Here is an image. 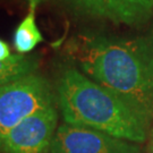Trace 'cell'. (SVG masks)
<instances>
[{
    "mask_svg": "<svg viewBox=\"0 0 153 153\" xmlns=\"http://www.w3.org/2000/svg\"><path fill=\"white\" fill-rule=\"evenodd\" d=\"M10 57V48L7 42L0 39V61L6 60Z\"/></svg>",
    "mask_w": 153,
    "mask_h": 153,
    "instance_id": "9",
    "label": "cell"
},
{
    "mask_svg": "<svg viewBox=\"0 0 153 153\" xmlns=\"http://www.w3.org/2000/svg\"><path fill=\"white\" fill-rule=\"evenodd\" d=\"M56 91L65 124L95 129L137 144L146 140L151 123L112 91L76 68L62 71Z\"/></svg>",
    "mask_w": 153,
    "mask_h": 153,
    "instance_id": "2",
    "label": "cell"
},
{
    "mask_svg": "<svg viewBox=\"0 0 153 153\" xmlns=\"http://www.w3.org/2000/svg\"><path fill=\"white\" fill-rule=\"evenodd\" d=\"M55 100L49 81L38 74L0 86V142L26 118L53 107Z\"/></svg>",
    "mask_w": 153,
    "mask_h": 153,
    "instance_id": "3",
    "label": "cell"
},
{
    "mask_svg": "<svg viewBox=\"0 0 153 153\" xmlns=\"http://www.w3.org/2000/svg\"><path fill=\"white\" fill-rule=\"evenodd\" d=\"M49 153H143V151L137 143L64 123L56 131Z\"/></svg>",
    "mask_w": 153,
    "mask_h": 153,
    "instance_id": "4",
    "label": "cell"
},
{
    "mask_svg": "<svg viewBox=\"0 0 153 153\" xmlns=\"http://www.w3.org/2000/svg\"><path fill=\"white\" fill-rule=\"evenodd\" d=\"M69 48L84 75L112 91L150 123L153 120V44L79 35Z\"/></svg>",
    "mask_w": 153,
    "mask_h": 153,
    "instance_id": "1",
    "label": "cell"
},
{
    "mask_svg": "<svg viewBox=\"0 0 153 153\" xmlns=\"http://www.w3.org/2000/svg\"><path fill=\"white\" fill-rule=\"evenodd\" d=\"M44 0H27L28 5H30V9L31 10H35V8L38 7L39 4H41Z\"/></svg>",
    "mask_w": 153,
    "mask_h": 153,
    "instance_id": "10",
    "label": "cell"
},
{
    "mask_svg": "<svg viewBox=\"0 0 153 153\" xmlns=\"http://www.w3.org/2000/svg\"><path fill=\"white\" fill-rule=\"evenodd\" d=\"M74 15L136 25L153 15V0H58Z\"/></svg>",
    "mask_w": 153,
    "mask_h": 153,
    "instance_id": "6",
    "label": "cell"
},
{
    "mask_svg": "<svg viewBox=\"0 0 153 153\" xmlns=\"http://www.w3.org/2000/svg\"><path fill=\"white\" fill-rule=\"evenodd\" d=\"M43 41L42 33L40 32L35 22V10H31L27 16L18 24L13 38L14 48L19 55H26L36 48Z\"/></svg>",
    "mask_w": 153,
    "mask_h": 153,
    "instance_id": "8",
    "label": "cell"
},
{
    "mask_svg": "<svg viewBox=\"0 0 153 153\" xmlns=\"http://www.w3.org/2000/svg\"><path fill=\"white\" fill-rule=\"evenodd\" d=\"M38 68L39 60L34 56H10L8 59L0 61V86L35 74Z\"/></svg>",
    "mask_w": 153,
    "mask_h": 153,
    "instance_id": "7",
    "label": "cell"
},
{
    "mask_svg": "<svg viewBox=\"0 0 153 153\" xmlns=\"http://www.w3.org/2000/svg\"><path fill=\"white\" fill-rule=\"evenodd\" d=\"M150 153H153V140L151 142V145H150Z\"/></svg>",
    "mask_w": 153,
    "mask_h": 153,
    "instance_id": "11",
    "label": "cell"
},
{
    "mask_svg": "<svg viewBox=\"0 0 153 153\" xmlns=\"http://www.w3.org/2000/svg\"><path fill=\"white\" fill-rule=\"evenodd\" d=\"M58 124L53 107L39 111L13 128L0 142V153H49Z\"/></svg>",
    "mask_w": 153,
    "mask_h": 153,
    "instance_id": "5",
    "label": "cell"
}]
</instances>
